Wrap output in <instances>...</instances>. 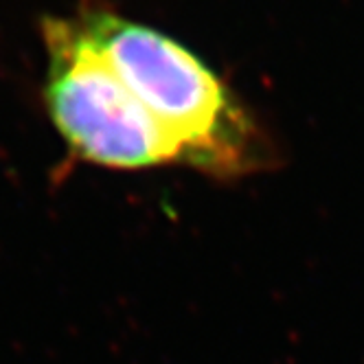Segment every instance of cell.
I'll return each instance as SVG.
<instances>
[{"mask_svg": "<svg viewBox=\"0 0 364 364\" xmlns=\"http://www.w3.org/2000/svg\"><path fill=\"white\" fill-rule=\"evenodd\" d=\"M44 106L75 161L145 171L180 165V156L136 95L75 18L46 16Z\"/></svg>", "mask_w": 364, "mask_h": 364, "instance_id": "obj_2", "label": "cell"}, {"mask_svg": "<svg viewBox=\"0 0 364 364\" xmlns=\"http://www.w3.org/2000/svg\"><path fill=\"white\" fill-rule=\"evenodd\" d=\"M75 20L163 127L182 167L237 180L274 165L277 149L266 129L187 46L103 0H84Z\"/></svg>", "mask_w": 364, "mask_h": 364, "instance_id": "obj_1", "label": "cell"}]
</instances>
